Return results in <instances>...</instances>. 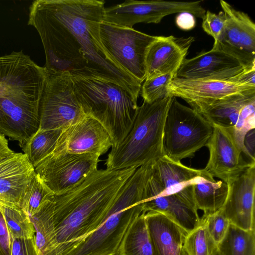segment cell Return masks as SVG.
Returning a JSON list of instances; mask_svg holds the SVG:
<instances>
[{
	"label": "cell",
	"mask_w": 255,
	"mask_h": 255,
	"mask_svg": "<svg viewBox=\"0 0 255 255\" xmlns=\"http://www.w3.org/2000/svg\"><path fill=\"white\" fill-rule=\"evenodd\" d=\"M47 76L22 51L0 56V134L22 147L39 129Z\"/></svg>",
	"instance_id": "obj_3"
},
{
	"label": "cell",
	"mask_w": 255,
	"mask_h": 255,
	"mask_svg": "<svg viewBox=\"0 0 255 255\" xmlns=\"http://www.w3.org/2000/svg\"><path fill=\"white\" fill-rule=\"evenodd\" d=\"M99 157L89 153H51L34 169L54 195H59L78 186L96 171Z\"/></svg>",
	"instance_id": "obj_10"
},
{
	"label": "cell",
	"mask_w": 255,
	"mask_h": 255,
	"mask_svg": "<svg viewBox=\"0 0 255 255\" xmlns=\"http://www.w3.org/2000/svg\"><path fill=\"white\" fill-rule=\"evenodd\" d=\"M15 153L9 146L5 136L0 134V161L9 157Z\"/></svg>",
	"instance_id": "obj_41"
},
{
	"label": "cell",
	"mask_w": 255,
	"mask_h": 255,
	"mask_svg": "<svg viewBox=\"0 0 255 255\" xmlns=\"http://www.w3.org/2000/svg\"><path fill=\"white\" fill-rule=\"evenodd\" d=\"M54 195L35 173L23 199L20 208L30 218L46 201Z\"/></svg>",
	"instance_id": "obj_31"
},
{
	"label": "cell",
	"mask_w": 255,
	"mask_h": 255,
	"mask_svg": "<svg viewBox=\"0 0 255 255\" xmlns=\"http://www.w3.org/2000/svg\"><path fill=\"white\" fill-rule=\"evenodd\" d=\"M202 19V27L205 32L214 38L213 45L219 43L223 36L225 27L226 18L223 12L216 14L210 10L206 11Z\"/></svg>",
	"instance_id": "obj_35"
},
{
	"label": "cell",
	"mask_w": 255,
	"mask_h": 255,
	"mask_svg": "<svg viewBox=\"0 0 255 255\" xmlns=\"http://www.w3.org/2000/svg\"><path fill=\"white\" fill-rule=\"evenodd\" d=\"M225 18L223 36L212 50L223 51L237 59L247 67L255 64V24L249 15L220 1Z\"/></svg>",
	"instance_id": "obj_11"
},
{
	"label": "cell",
	"mask_w": 255,
	"mask_h": 255,
	"mask_svg": "<svg viewBox=\"0 0 255 255\" xmlns=\"http://www.w3.org/2000/svg\"><path fill=\"white\" fill-rule=\"evenodd\" d=\"M99 32L106 52L120 66L142 83L146 78V52L157 36L103 21L99 24Z\"/></svg>",
	"instance_id": "obj_8"
},
{
	"label": "cell",
	"mask_w": 255,
	"mask_h": 255,
	"mask_svg": "<svg viewBox=\"0 0 255 255\" xmlns=\"http://www.w3.org/2000/svg\"><path fill=\"white\" fill-rule=\"evenodd\" d=\"M176 25L181 29L189 30L196 26L195 17L192 13L183 11L178 13L175 18Z\"/></svg>",
	"instance_id": "obj_39"
},
{
	"label": "cell",
	"mask_w": 255,
	"mask_h": 255,
	"mask_svg": "<svg viewBox=\"0 0 255 255\" xmlns=\"http://www.w3.org/2000/svg\"><path fill=\"white\" fill-rule=\"evenodd\" d=\"M154 163L136 169L121 189L102 225L63 255H118L128 228L143 212L144 191Z\"/></svg>",
	"instance_id": "obj_4"
},
{
	"label": "cell",
	"mask_w": 255,
	"mask_h": 255,
	"mask_svg": "<svg viewBox=\"0 0 255 255\" xmlns=\"http://www.w3.org/2000/svg\"><path fill=\"white\" fill-rule=\"evenodd\" d=\"M176 76L175 73H168L145 79L140 89L143 101L152 103L170 95L169 86Z\"/></svg>",
	"instance_id": "obj_33"
},
{
	"label": "cell",
	"mask_w": 255,
	"mask_h": 255,
	"mask_svg": "<svg viewBox=\"0 0 255 255\" xmlns=\"http://www.w3.org/2000/svg\"><path fill=\"white\" fill-rule=\"evenodd\" d=\"M11 238L4 220L0 210V255H10Z\"/></svg>",
	"instance_id": "obj_38"
},
{
	"label": "cell",
	"mask_w": 255,
	"mask_h": 255,
	"mask_svg": "<svg viewBox=\"0 0 255 255\" xmlns=\"http://www.w3.org/2000/svg\"><path fill=\"white\" fill-rule=\"evenodd\" d=\"M255 98V89L225 97L209 103H190L211 125L233 128L243 108Z\"/></svg>",
	"instance_id": "obj_23"
},
{
	"label": "cell",
	"mask_w": 255,
	"mask_h": 255,
	"mask_svg": "<svg viewBox=\"0 0 255 255\" xmlns=\"http://www.w3.org/2000/svg\"><path fill=\"white\" fill-rule=\"evenodd\" d=\"M200 171V169L188 167L164 155L155 163L146 185L158 195H177L196 208L192 181Z\"/></svg>",
	"instance_id": "obj_15"
},
{
	"label": "cell",
	"mask_w": 255,
	"mask_h": 255,
	"mask_svg": "<svg viewBox=\"0 0 255 255\" xmlns=\"http://www.w3.org/2000/svg\"><path fill=\"white\" fill-rule=\"evenodd\" d=\"M255 127V98L250 101L242 109L232 132L238 146L249 158L244 141L247 134Z\"/></svg>",
	"instance_id": "obj_32"
},
{
	"label": "cell",
	"mask_w": 255,
	"mask_h": 255,
	"mask_svg": "<svg viewBox=\"0 0 255 255\" xmlns=\"http://www.w3.org/2000/svg\"><path fill=\"white\" fill-rule=\"evenodd\" d=\"M145 214L142 212L130 225L122 240L118 255H155Z\"/></svg>",
	"instance_id": "obj_26"
},
{
	"label": "cell",
	"mask_w": 255,
	"mask_h": 255,
	"mask_svg": "<svg viewBox=\"0 0 255 255\" xmlns=\"http://www.w3.org/2000/svg\"><path fill=\"white\" fill-rule=\"evenodd\" d=\"M216 255H219L218 252H217V253L216 254Z\"/></svg>",
	"instance_id": "obj_43"
},
{
	"label": "cell",
	"mask_w": 255,
	"mask_h": 255,
	"mask_svg": "<svg viewBox=\"0 0 255 255\" xmlns=\"http://www.w3.org/2000/svg\"><path fill=\"white\" fill-rule=\"evenodd\" d=\"M62 131L38 129L25 143L23 153L34 168L53 152Z\"/></svg>",
	"instance_id": "obj_28"
},
{
	"label": "cell",
	"mask_w": 255,
	"mask_h": 255,
	"mask_svg": "<svg viewBox=\"0 0 255 255\" xmlns=\"http://www.w3.org/2000/svg\"><path fill=\"white\" fill-rule=\"evenodd\" d=\"M183 9L180 1L128 0L105 7L103 21L132 28L138 23H158L165 16L181 12Z\"/></svg>",
	"instance_id": "obj_14"
},
{
	"label": "cell",
	"mask_w": 255,
	"mask_h": 255,
	"mask_svg": "<svg viewBox=\"0 0 255 255\" xmlns=\"http://www.w3.org/2000/svg\"><path fill=\"white\" fill-rule=\"evenodd\" d=\"M0 210L12 239H30L35 236L30 218L19 207L0 202Z\"/></svg>",
	"instance_id": "obj_29"
},
{
	"label": "cell",
	"mask_w": 255,
	"mask_h": 255,
	"mask_svg": "<svg viewBox=\"0 0 255 255\" xmlns=\"http://www.w3.org/2000/svg\"><path fill=\"white\" fill-rule=\"evenodd\" d=\"M228 185V195L222 208L230 224L244 230H255V164Z\"/></svg>",
	"instance_id": "obj_16"
},
{
	"label": "cell",
	"mask_w": 255,
	"mask_h": 255,
	"mask_svg": "<svg viewBox=\"0 0 255 255\" xmlns=\"http://www.w3.org/2000/svg\"><path fill=\"white\" fill-rule=\"evenodd\" d=\"M201 219L218 246L225 237L230 225L223 209L221 208L213 213L204 214Z\"/></svg>",
	"instance_id": "obj_34"
},
{
	"label": "cell",
	"mask_w": 255,
	"mask_h": 255,
	"mask_svg": "<svg viewBox=\"0 0 255 255\" xmlns=\"http://www.w3.org/2000/svg\"><path fill=\"white\" fill-rule=\"evenodd\" d=\"M213 130V127L200 114L174 97L164 127V155L177 162L192 158L206 146Z\"/></svg>",
	"instance_id": "obj_7"
},
{
	"label": "cell",
	"mask_w": 255,
	"mask_h": 255,
	"mask_svg": "<svg viewBox=\"0 0 255 255\" xmlns=\"http://www.w3.org/2000/svg\"><path fill=\"white\" fill-rule=\"evenodd\" d=\"M228 81L242 85L255 87V64L245 67L242 72Z\"/></svg>",
	"instance_id": "obj_37"
},
{
	"label": "cell",
	"mask_w": 255,
	"mask_h": 255,
	"mask_svg": "<svg viewBox=\"0 0 255 255\" xmlns=\"http://www.w3.org/2000/svg\"><path fill=\"white\" fill-rule=\"evenodd\" d=\"M213 127L212 134L206 144L209 158L204 169L213 177L228 185L255 162L244 159L242 151L230 129Z\"/></svg>",
	"instance_id": "obj_12"
},
{
	"label": "cell",
	"mask_w": 255,
	"mask_h": 255,
	"mask_svg": "<svg viewBox=\"0 0 255 255\" xmlns=\"http://www.w3.org/2000/svg\"><path fill=\"white\" fill-rule=\"evenodd\" d=\"M54 196L46 201L37 212L30 217L35 230L34 240L38 255H56L57 242L53 221Z\"/></svg>",
	"instance_id": "obj_25"
},
{
	"label": "cell",
	"mask_w": 255,
	"mask_h": 255,
	"mask_svg": "<svg viewBox=\"0 0 255 255\" xmlns=\"http://www.w3.org/2000/svg\"><path fill=\"white\" fill-rule=\"evenodd\" d=\"M173 96L152 103L143 102L135 109L131 129L108 155L107 169L137 168L155 163L164 155L163 132L166 118Z\"/></svg>",
	"instance_id": "obj_5"
},
{
	"label": "cell",
	"mask_w": 255,
	"mask_h": 255,
	"mask_svg": "<svg viewBox=\"0 0 255 255\" xmlns=\"http://www.w3.org/2000/svg\"><path fill=\"white\" fill-rule=\"evenodd\" d=\"M192 193L196 208L204 214L213 213L224 205L228 193V185L216 180L204 168L192 181Z\"/></svg>",
	"instance_id": "obj_24"
},
{
	"label": "cell",
	"mask_w": 255,
	"mask_h": 255,
	"mask_svg": "<svg viewBox=\"0 0 255 255\" xmlns=\"http://www.w3.org/2000/svg\"><path fill=\"white\" fill-rule=\"evenodd\" d=\"M86 116L77 100L70 73L48 75L40 107L38 129L64 130Z\"/></svg>",
	"instance_id": "obj_9"
},
{
	"label": "cell",
	"mask_w": 255,
	"mask_h": 255,
	"mask_svg": "<svg viewBox=\"0 0 255 255\" xmlns=\"http://www.w3.org/2000/svg\"><path fill=\"white\" fill-rule=\"evenodd\" d=\"M70 75L84 113L103 125L111 137L112 147L116 146L131 128L137 101L116 83Z\"/></svg>",
	"instance_id": "obj_6"
},
{
	"label": "cell",
	"mask_w": 255,
	"mask_h": 255,
	"mask_svg": "<svg viewBox=\"0 0 255 255\" xmlns=\"http://www.w3.org/2000/svg\"><path fill=\"white\" fill-rule=\"evenodd\" d=\"M112 146L111 137L103 125L86 116L63 130L52 153H89L100 156Z\"/></svg>",
	"instance_id": "obj_13"
},
{
	"label": "cell",
	"mask_w": 255,
	"mask_h": 255,
	"mask_svg": "<svg viewBox=\"0 0 255 255\" xmlns=\"http://www.w3.org/2000/svg\"><path fill=\"white\" fill-rule=\"evenodd\" d=\"M145 219L155 255H180L187 233L159 212H147Z\"/></svg>",
	"instance_id": "obj_22"
},
{
	"label": "cell",
	"mask_w": 255,
	"mask_h": 255,
	"mask_svg": "<svg viewBox=\"0 0 255 255\" xmlns=\"http://www.w3.org/2000/svg\"><path fill=\"white\" fill-rule=\"evenodd\" d=\"M245 68L235 58L220 50L202 51L185 59L176 77L186 79L228 81Z\"/></svg>",
	"instance_id": "obj_17"
},
{
	"label": "cell",
	"mask_w": 255,
	"mask_h": 255,
	"mask_svg": "<svg viewBox=\"0 0 255 255\" xmlns=\"http://www.w3.org/2000/svg\"><path fill=\"white\" fill-rule=\"evenodd\" d=\"M180 255H188L187 253L185 252L183 248H182V249L181 250V253Z\"/></svg>",
	"instance_id": "obj_42"
},
{
	"label": "cell",
	"mask_w": 255,
	"mask_h": 255,
	"mask_svg": "<svg viewBox=\"0 0 255 255\" xmlns=\"http://www.w3.org/2000/svg\"><path fill=\"white\" fill-rule=\"evenodd\" d=\"M183 248L188 255H216L217 245L200 218L199 225L186 235Z\"/></svg>",
	"instance_id": "obj_30"
},
{
	"label": "cell",
	"mask_w": 255,
	"mask_h": 255,
	"mask_svg": "<svg viewBox=\"0 0 255 255\" xmlns=\"http://www.w3.org/2000/svg\"><path fill=\"white\" fill-rule=\"evenodd\" d=\"M229 81L186 79L175 77L169 86V94L190 103H209L227 96L254 89Z\"/></svg>",
	"instance_id": "obj_19"
},
{
	"label": "cell",
	"mask_w": 255,
	"mask_h": 255,
	"mask_svg": "<svg viewBox=\"0 0 255 255\" xmlns=\"http://www.w3.org/2000/svg\"><path fill=\"white\" fill-rule=\"evenodd\" d=\"M137 168L97 169L78 186L54 195L56 255H63L102 225L121 189Z\"/></svg>",
	"instance_id": "obj_2"
},
{
	"label": "cell",
	"mask_w": 255,
	"mask_h": 255,
	"mask_svg": "<svg viewBox=\"0 0 255 255\" xmlns=\"http://www.w3.org/2000/svg\"><path fill=\"white\" fill-rule=\"evenodd\" d=\"M10 255H38L34 237L30 239L11 238Z\"/></svg>",
	"instance_id": "obj_36"
},
{
	"label": "cell",
	"mask_w": 255,
	"mask_h": 255,
	"mask_svg": "<svg viewBox=\"0 0 255 255\" xmlns=\"http://www.w3.org/2000/svg\"><path fill=\"white\" fill-rule=\"evenodd\" d=\"M244 144L250 162H255L254 146H255V129L250 131L246 135Z\"/></svg>",
	"instance_id": "obj_40"
},
{
	"label": "cell",
	"mask_w": 255,
	"mask_h": 255,
	"mask_svg": "<svg viewBox=\"0 0 255 255\" xmlns=\"http://www.w3.org/2000/svg\"><path fill=\"white\" fill-rule=\"evenodd\" d=\"M217 248L219 255H255V230H244L230 224Z\"/></svg>",
	"instance_id": "obj_27"
},
{
	"label": "cell",
	"mask_w": 255,
	"mask_h": 255,
	"mask_svg": "<svg viewBox=\"0 0 255 255\" xmlns=\"http://www.w3.org/2000/svg\"><path fill=\"white\" fill-rule=\"evenodd\" d=\"M147 184V183H146ZM143 212L161 213L180 226L187 233L200 223L197 209L176 195L162 196L146 184L143 198Z\"/></svg>",
	"instance_id": "obj_21"
},
{
	"label": "cell",
	"mask_w": 255,
	"mask_h": 255,
	"mask_svg": "<svg viewBox=\"0 0 255 255\" xmlns=\"http://www.w3.org/2000/svg\"><path fill=\"white\" fill-rule=\"evenodd\" d=\"M103 0H36L27 24L41 38L48 75L69 73L116 83L137 101L141 83L120 66L100 39Z\"/></svg>",
	"instance_id": "obj_1"
},
{
	"label": "cell",
	"mask_w": 255,
	"mask_h": 255,
	"mask_svg": "<svg viewBox=\"0 0 255 255\" xmlns=\"http://www.w3.org/2000/svg\"><path fill=\"white\" fill-rule=\"evenodd\" d=\"M35 174L24 153L15 152L0 161V202L20 208Z\"/></svg>",
	"instance_id": "obj_20"
},
{
	"label": "cell",
	"mask_w": 255,
	"mask_h": 255,
	"mask_svg": "<svg viewBox=\"0 0 255 255\" xmlns=\"http://www.w3.org/2000/svg\"><path fill=\"white\" fill-rule=\"evenodd\" d=\"M194 40L192 36H157L146 52L145 79L168 73L176 74Z\"/></svg>",
	"instance_id": "obj_18"
}]
</instances>
